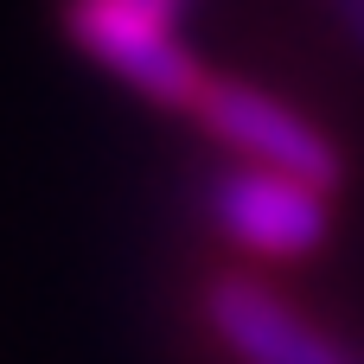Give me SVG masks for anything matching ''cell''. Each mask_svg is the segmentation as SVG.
Masks as SVG:
<instances>
[{
    "instance_id": "obj_3",
    "label": "cell",
    "mask_w": 364,
    "mask_h": 364,
    "mask_svg": "<svg viewBox=\"0 0 364 364\" xmlns=\"http://www.w3.org/2000/svg\"><path fill=\"white\" fill-rule=\"evenodd\" d=\"M205 218H211L243 256L294 262V256L326 250V237H333V192L237 160V166H224V173L205 186Z\"/></svg>"
},
{
    "instance_id": "obj_2",
    "label": "cell",
    "mask_w": 364,
    "mask_h": 364,
    "mask_svg": "<svg viewBox=\"0 0 364 364\" xmlns=\"http://www.w3.org/2000/svg\"><path fill=\"white\" fill-rule=\"evenodd\" d=\"M192 122L224 154H237L243 166H269V173L307 179L320 192H339L346 186V147L314 115H301L294 102L269 96L256 83H243V77H211V90L192 109Z\"/></svg>"
},
{
    "instance_id": "obj_5",
    "label": "cell",
    "mask_w": 364,
    "mask_h": 364,
    "mask_svg": "<svg viewBox=\"0 0 364 364\" xmlns=\"http://www.w3.org/2000/svg\"><path fill=\"white\" fill-rule=\"evenodd\" d=\"M320 6L333 13V26L346 32V45L364 58V0H320Z\"/></svg>"
},
{
    "instance_id": "obj_4",
    "label": "cell",
    "mask_w": 364,
    "mask_h": 364,
    "mask_svg": "<svg viewBox=\"0 0 364 364\" xmlns=\"http://www.w3.org/2000/svg\"><path fill=\"white\" fill-rule=\"evenodd\" d=\"M211 339L237 364H364L352 339L314 326L294 301H282L269 282L243 275V269H218L198 294Z\"/></svg>"
},
{
    "instance_id": "obj_1",
    "label": "cell",
    "mask_w": 364,
    "mask_h": 364,
    "mask_svg": "<svg viewBox=\"0 0 364 364\" xmlns=\"http://www.w3.org/2000/svg\"><path fill=\"white\" fill-rule=\"evenodd\" d=\"M192 0H64V38L154 109L192 115L211 70L186 45Z\"/></svg>"
}]
</instances>
